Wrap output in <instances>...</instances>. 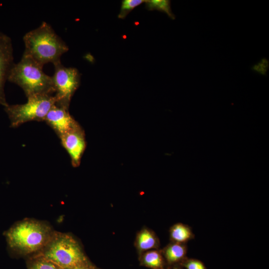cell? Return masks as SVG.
Segmentation results:
<instances>
[{
  "mask_svg": "<svg viewBox=\"0 0 269 269\" xmlns=\"http://www.w3.org/2000/svg\"><path fill=\"white\" fill-rule=\"evenodd\" d=\"M23 40L25 46L23 54L43 66L48 63L54 64L61 61V56L69 50L66 43L45 21L26 33Z\"/></svg>",
  "mask_w": 269,
  "mask_h": 269,
  "instance_id": "1",
  "label": "cell"
},
{
  "mask_svg": "<svg viewBox=\"0 0 269 269\" xmlns=\"http://www.w3.org/2000/svg\"><path fill=\"white\" fill-rule=\"evenodd\" d=\"M43 66L23 54L20 60L14 63L7 80L19 86L26 97L39 95H54L52 76L46 74Z\"/></svg>",
  "mask_w": 269,
  "mask_h": 269,
  "instance_id": "2",
  "label": "cell"
},
{
  "mask_svg": "<svg viewBox=\"0 0 269 269\" xmlns=\"http://www.w3.org/2000/svg\"><path fill=\"white\" fill-rule=\"evenodd\" d=\"M6 237L10 247L30 253L43 247L50 239V231L44 225L34 221H24L12 227Z\"/></svg>",
  "mask_w": 269,
  "mask_h": 269,
  "instance_id": "3",
  "label": "cell"
},
{
  "mask_svg": "<svg viewBox=\"0 0 269 269\" xmlns=\"http://www.w3.org/2000/svg\"><path fill=\"white\" fill-rule=\"evenodd\" d=\"M27 99L24 104H8L4 107L10 127L17 128L31 121L44 122L47 113L56 103L54 95H35L27 97Z\"/></svg>",
  "mask_w": 269,
  "mask_h": 269,
  "instance_id": "4",
  "label": "cell"
},
{
  "mask_svg": "<svg viewBox=\"0 0 269 269\" xmlns=\"http://www.w3.org/2000/svg\"><path fill=\"white\" fill-rule=\"evenodd\" d=\"M44 258L64 269L81 266L84 254L77 242L71 236L57 235L48 244Z\"/></svg>",
  "mask_w": 269,
  "mask_h": 269,
  "instance_id": "5",
  "label": "cell"
},
{
  "mask_svg": "<svg viewBox=\"0 0 269 269\" xmlns=\"http://www.w3.org/2000/svg\"><path fill=\"white\" fill-rule=\"evenodd\" d=\"M53 65L54 72L52 79L55 104L69 109L72 97L79 85L80 74L77 69L65 67L61 61Z\"/></svg>",
  "mask_w": 269,
  "mask_h": 269,
  "instance_id": "6",
  "label": "cell"
},
{
  "mask_svg": "<svg viewBox=\"0 0 269 269\" xmlns=\"http://www.w3.org/2000/svg\"><path fill=\"white\" fill-rule=\"evenodd\" d=\"M13 47L11 38L0 31V105L5 107L4 85L13 64Z\"/></svg>",
  "mask_w": 269,
  "mask_h": 269,
  "instance_id": "7",
  "label": "cell"
},
{
  "mask_svg": "<svg viewBox=\"0 0 269 269\" xmlns=\"http://www.w3.org/2000/svg\"><path fill=\"white\" fill-rule=\"evenodd\" d=\"M74 167L78 166L86 147L84 131L79 125L59 138Z\"/></svg>",
  "mask_w": 269,
  "mask_h": 269,
  "instance_id": "8",
  "label": "cell"
},
{
  "mask_svg": "<svg viewBox=\"0 0 269 269\" xmlns=\"http://www.w3.org/2000/svg\"><path fill=\"white\" fill-rule=\"evenodd\" d=\"M44 122L53 129L59 138L79 126L69 109L56 104L50 109Z\"/></svg>",
  "mask_w": 269,
  "mask_h": 269,
  "instance_id": "9",
  "label": "cell"
},
{
  "mask_svg": "<svg viewBox=\"0 0 269 269\" xmlns=\"http://www.w3.org/2000/svg\"><path fill=\"white\" fill-rule=\"evenodd\" d=\"M187 248L185 244L173 242L164 250V256L169 265L180 264L186 258Z\"/></svg>",
  "mask_w": 269,
  "mask_h": 269,
  "instance_id": "10",
  "label": "cell"
},
{
  "mask_svg": "<svg viewBox=\"0 0 269 269\" xmlns=\"http://www.w3.org/2000/svg\"><path fill=\"white\" fill-rule=\"evenodd\" d=\"M170 238L175 243L185 244L195 238L191 228L186 224L178 223L170 229Z\"/></svg>",
  "mask_w": 269,
  "mask_h": 269,
  "instance_id": "11",
  "label": "cell"
},
{
  "mask_svg": "<svg viewBox=\"0 0 269 269\" xmlns=\"http://www.w3.org/2000/svg\"><path fill=\"white\" fill-rule=\"evenodd\" d=\"M138 248L141 251L149 250L157 247L158 242L155 236L149 231L144 230L137 237Z\"/></svg>",
  "mask_w": 269,
  "mask_h": 269,
  "instance_id": "12",
  "label": "cell"
},
{
  "mask_svg": "<svg viewBox=\"0 0 269 269\" xmlns=\"http://www.w3.org/2000/svg\"><path fill=\"white\" fill-rule=\"evenodd\" d=\"M143 264L152 269H164V261L162 255L157 251L145 253L143 258Z\"/></svg>",
  "mask_w": 269,
  "mask_h": 269,
  "instance_id": "13",
  "label": "cell"
},
{
  "mask_svg": "<svg viewBox=\"0 0 269 269\" xmlns=\"http://www.w3.org/2000/svg\"><path fill=\"white\" fill-rule=\"evenodd\" d=\"M146 3L149 9H156L166 13L171 19H174L175 16L172 13L170 1L167 0H146Z\"/></svg>",
  "mask_w": 269,
  "mask_h": 269,
  "instance_id": "14",
  "label": "cell"
},
{
  "mask_svg": "<svg viewBox=\"0 0 269 269\" xmlns=\"http://www.w3.org/2000/svg\"><path fill=\"white\" fill-rule=\"evenodd\" d=\"M143 0H125L122 1L121 12L119 15L120 18H123L132 10L141 3L145 2Z\"/></svg>",
  "mask_w": 269,
  "mask_h": 269,
  "instance_id": "15",
  "label": "cell"
},
{
  "mask_svg": "<svg viewBox=\"0 0 269 269\" xmlns=\"http://www.w3.org/2000/svg\"><path fill=\"white\" fill-rule=\"evenodd\" d=\"M180 265L185 269H207L202 261L196 259L186 258Z\"/></svg>",
  "mask_w": 269,
  "mask_h": 269,
  "instance_id": "16",
  "label": "cell"
},
{
  "mask_svg": "<svg viewBox=\"0 0 269 269\" xmlns=\"http://www.w3.org/2000/svg\"><path fill=\"white\" fill-rule=\"evenodd\" d=\"M56 265L44 258L34 263L30 269H58Z\"/></svg>",
  "mask_w": 269,
  "mask_h": 269,
  "instance_id": "17",
  "label": "cell"
},
{
  "mask_svg": "<svg viewBox=\"0 0 269 269\" xmlns=\"http://www.w3.org/2000/svg\"><path fill=\"white\" fill-rule=\"evenodd\" d=\"M68 269H85L83 268L81 266H78V267H74V268Z\"/></svg>",
  "mask_w": 269,
  "mask_h": 269,
  "instance_id": "18",
  "label": "cell"
},
{
  "mask_svg": "<svg viewBox=\"0 0 269 269\" xmlns=\"http://www.w3.org/2000/svg\"><path fill=\"white\" fill-rule=\"evenodd\" d=\"M173 269H181L180 268H178V267H175L173 268Z\"/></svg>",
  "mask_w": 269,
  "mask_h": 269,
  "instance_id": "19",
  "label": "cell"
}]
</instances>
